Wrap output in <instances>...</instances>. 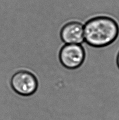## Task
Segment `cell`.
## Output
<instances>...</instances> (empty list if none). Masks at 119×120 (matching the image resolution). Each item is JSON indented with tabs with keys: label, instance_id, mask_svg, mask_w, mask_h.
<instances>
[{
	"label": "cell",
	"instance_id": "cell-2",
	"mask_svg": "<svg viewBox=\"0 0 119 120\" xmlns=\"http://www.w3.org/2000/svg\"><path fill=\"white\" fill-rule=\"evenodd\" d=\"M59 58L61 63L66 68H77L84 61V48L81 44H66L60 51Z\"/></svg>",
	"mask_w": 119,
	"mask_h": 120
},
{
	"label": "cell",
	"instance_id": "cell-1",
	"mask_svg": "<svg viewBox=\"0 0 119 120\" xmlns=\"http://www.w3.org/2000/svg\"><path fill=\"white\" fill-rule=\"evenodd\" d=\"M119 33L116 23L107 17H98L84 25V41L91 46L102 47L112 43Z\"/></svg>",
	"mask_w": 119,
	"mask_h": 120
},
{
	"label": "cell",
	"instance_id": "cell-3",
	"mask_svg": "<svg viewBox=\"0 0 119 120\" xmlns=\"http://www.w3.org/2000/svg\"><path fill=\"white\" fill-rule=\"evenodd\" d=\"M12 88L16 93L28 96L34 93L37 86L36 79L28 72L21 71L13 76L11 80Z\"/></svg>",
	"mask_w": 119,
	"mask_h": 120
},
{
	"label": "cell",
	"instance_id": "cell-5",
	"mask_svg": "<svg viewBox=\"0 0 119 120\" xmlns=\"http://www.w3.org/2000/svg\"><path fill=\"white\" fill-rule=\"evenodd\" d=\"M117 63H118V65L119 68V53L118 58H117Z\"/></svg>",
	"mask_w": 119,
	"mask_h": 120
},
{
	"label": "cell",
	"instance_id": "cell-4",
	"mask_svg": "<svg viewBox=\"0 0 119 120\" xmlns=\"http://www.w3.org/2000/svg\"><path fill=\"white\" fill-rule=\"evenodd\" d=\"M61 38L66 44H81L84 41V25L78 22H70L63 26Z\"/></svg>",
	"mask_w": 119,
	"mask_h": 120
}]
</instances>
